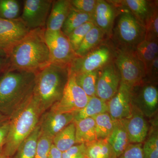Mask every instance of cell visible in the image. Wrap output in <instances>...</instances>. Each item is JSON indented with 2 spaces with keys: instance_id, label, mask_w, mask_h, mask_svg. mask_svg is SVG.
<instances>
[{
  "instance_id": "obj_1",
  "label": "cell",
  "mask_w": 158,
  "mask_h": 158,
  "mask_svg": "<svg viewBox=\"0 0 158 158\" xmlns=\"http://www.w3.org/2000/svg\"><path fill=\"white\" fill-rule=\"evenodd\" d=\"M45 27L31 30L6 57V70H19L37 74L51 64L44 38Z\"/></svg>"
},
{
  "instance_id": "obj_2",
  "label": "cell",
  "mask_w": 158,
  "mask_h": 158,
  "mask_svg": "<svg viewBox=\"0 0 158 158\" xmlns=\"http://www.w3.org/2000/svg\"><path fill=\"white\" fill-rule=\"evenodd\" d=\"M37 74L6 70L0 77V112L10 117L33 94Z\"/></svg>"
},
{
  "instance_id": "obj_3",
  "label": "cell",
  "mask_w": 158,
  "mask_h": 158,
  "mask_svg": "<svg viewBox=\"0 0 158 158\" xmlns=\"http://www.w3.org/2000/svg\"><path fill=\"white\" fill-rule=\"evenodd\" d=\"M69 73V66L51 63L37 74L33 94L42 114L60 100Z\"/></svg>"
},
{
  "instance_id": "obj_4",
  "label": "cell",
  "mask_w": 158,
  "mask_h": 158,
  "mask_svg": "<svg viewBox=\"0 0 158 158\" xmlns=\"http://www.w3.org/2000/svg\"><path fill=\"white\" fill-rule=\"evenodd\" d=\"M33 94L9 117V130L3 154L9 158L15 154L21 143L33 131L42 115Z\"/></svg>"
},
{
  "instance_id": "obj_5",
  "label": "cell",
  "mask_w": 158,
  "mask_h": 158,
  "mask_svg": "<svg viewBox=\"0 0 158 158\" xmlns=\"http://www.w3.org/2000/svg\"><path fill=\"white\" fill-rule=\"evenodd\" d=\"M119 9L113 28V40L117 46L135 49L146 37V29L127 9Z\"/></svg>"
},
{
  "instance_id": "obj_6",
  "label": "cell",
  "mask_w": 158,
  "mask_h": 158,
  "mask_svg": "<svg viewBox=\"0 0 158 158\" xmlns=\"http://www.w3.org/2000/svg\"><path fill=\"white\" fill-rule=\"evenodd\" d=\"M113 62L120 73L122 83L131 88L146 79L144 64L134 49L114 45Z\"/></svg>"
},
{
  "instance_id": "obj_7",
  "label": "cell",
  "mask_w": 158,
  "mask_h": 158,
  "mask_svg": "<svg viewBox=\"0 0 158 158\" xmlns=\"http://www.w3.org/2000/svg\"><path fill=\"white\" fill-rule=\"evenodd\" d=\"M114 45L103 42L81 57H76L69 65V73L74 75L100 70L113 62Z\"/></svg>"
},
{
  "instance_id": "obj_8",
  "label": "cell",
  "mask_w": 158,
  "mask_h": 158,
  "mask_svg": "<svg viewBox=\"0 0 158 158\" xmlns=\"http://www.w3.org/2000/svg\"><path fill=\"white\" fill-rule=\"evenodd\" d=\"M89 98L77 84L74 75L69 73L62 98L50 109L59 113H76L85 107Z\"/></svg>"
},
{
  "instance_id": "obj_9",
  "label": "cell",
  "mask_w": 158,
  "mask_h": 158,
  "mask_svg": "<svg viewBox=\"0 0 158 158\" xmlns=\"http://www.w3.org/2000/svg\"><path fill=\"white\" fill-rule=\"evenodd\" d=\"M44 38L49 52L51 63L69 66L76 58L68 37L62 31L45 29Z\"/></svg>"
},
{
  "instance_id": "obj_10",
  "label": "cell",
  "mask_w": 158,
  "mask_h": 158,
  "mask_svg": "<svg viewBox=\"0 0 158 158\" xmlns=\"http://www.w3.org/2000/svg\"><path fill=\"white\" fill-rule=\"evenodd\" d=\"M132 104L141 111L144 116H152L158 109L157 87L150 81L144 80L139 85L131 88Z\"/></svg>"
},
{
  "instance_id": "obj_11",
  "label": "cell",
  "mask_w": 158,
  "mask_h": 158,
  "mask_svg": "<svg viewBox=\"0 0 158 158\" xmlns=\"http://www.w3.org/2000/svg\"><path fill=\"white\" fill-rule=\"evenodd\" d=\"M30 31L20 17L11 20L0 17V50L7 57Z\"/></svg>"
},
{
  "instance_id": "obj_12",
  "label": "cell",
  "mask_w": 158,
  "mask_h": 158,
  "mask_svg": "<svg viewBox=\"0 0 158 158\" xmlns=\"http://www.w3.org/2000/svg\"><path fill=\"white\" fill-rule=\"evenodd\" d=\"M52 2L51 0L24 1L22 14L19 17L30 31L46 28Z\"/></svg>"
},
{
  "instance_id": "obj_13",
  "label": "cell",
  "mask_w": 158,
  "mask_h": 158,
  "mask_svg": "<svg viewBox=\"0 0 158 158\" xmlns=\"http://www.w3.org/2000/svg\"><path fill=\"white\" fill-rule=\"evenodd\" d=\"M121 77L118 69L113 62L98 71L96 86V96L108 102L118 91Z\"/></svg>"
},
{
  "instance_id": "obj_14",
  "label": "cell",
  "mask_w": 158,
  "mask_h": 158,
  "mask_svg": "<svg viewBox=\"0 0 158 158\" xmlns=\"http://www.w3.org/2000/svg\"><path fill=\"white\" fill-rule=\"evenodd\" d=\"M131 88L120 82L118 91L107 102L108 113L113 120L126 119L131 115Z\"/></svg>"
},
{
  "instance_id": "obj_15",
  "label": "cell",
  "mask_w": 158,
  "mask_h": 158,
  "mask_svg": "<svg viewBox=\"0 0 158 158\" xmlns=\"http://www.w3.org/2000/svg\"><path fill=\"white\" fill-rule=\"evenodd\" d=\"M110 2L117 8L127 9L145 28L155 12L158 11V1L124 0Z\"/></svg>"
},
{
  "instance_id": "obj_16",
  "label": "cell",
  "mask_w": 158,
  "mask_h": 158,
  "mask_svg": "<svg viewBox=\"0 0 158 158\" xmlns=\"http://www.w3.org/2000/svg\"><path fill=\"white\" fill-rule=\"evenodd\" d=\"M73 121V113H59L49 109L41 115L38 123L41 133L53 139L57 134Z\"/></svg>"
},
{
  "instance_id": "obj_17",
  "label": "cell",
  "mask_w": 158,
  "mask_h": 158,
  "mask_svg": "<svg viewBox=\"0 0 158 158\" xmlns=\"http://www.w3.org/2000/svg\"><path fill=\"white\" fill-rule=\"evenodd\" d=\"M118 12V8L109 1L98 0L93 15V22L107 37H110L113 34L114 22Z\"/></svg>"
},
{
  "instance_id": "obj_18",
  "label": "cell",
  "mask_w": 158,
  "mask_h": 158,
  "mask_svg": "<svg viewBox=\"0 0 158 158\" xmlns=\"http://www.w3.org/2000/svg\"><path fill=\"white\" fill-rule=\"evenodd\" d=\"M132 105L131 115L124 119L130 144H142L148 134L149 127L144 116L135 106Z\"/></svg>"
},
{
  "instance_id": "obj_19",
  "label": "cell",
  "mask_w": 158,
  "mask_h": 158,
  "mask_svg": "<svg viewBox=\"0 0 158 158\" xmlns=\"http://www.w3.org/2000/svg\"><path fill=\"white\" fill-rule=\"evenodd\" d=\"M71 9L69 0L53 1L46 29L54 31H61Z\"/></svg>"
},
{
  "instance_id": "obj_20",
  "label": "cell",
  "mask_w": 158,
  "mask_h": 158,
  "mask_svg": "<svg viewBox=\"0 0 158 158\" xmlns=\"http://www.w3.org/2000/svg\"><path fill=\"white\" fill-rule=\"evenodd\" d=\"M107 140L113 148L116 158L124 152L130 144L124 119L116 120L114 129Z\"/></svg>"
},
{
  "instance_id": "obj_21",
  "label": "cell",
  "mask_w": 158,
  "mask_h": 158,
  "mask_svg": "<svg viewBox=\"0 0 158 158\" xmlns=\"http://www.w3.org/2000/svg\"><path fill=\"white\" fill-rule=\"evenodd\" d=\"M73 122L76 144H86L97 140L95 121L93 118L89 117Z\"/></svg>"
},
{
  "instance_id": "obj_22",
  "label": "cell",
  "mask_w": 158,
  "mask_h": 158,
  "mask_svg": "<svg viewBox=\"0 0 158 158\" xmlns=\"http://www.w3.org/2000/svg\"><path fill=\"white\" fill-rule=\"evenodd\" d=\"M105 36L106 34L100 29L95 25L94 26L88 31L79 48L75 52L76 56H84L97 48L104 42Z\"/></svg>"
},
{
  "instance_id": "obj_23",
  "label": "cell",
  "mask_w": 158,
  "mask_h": 158,
  "mask_svg": "<svg viewBox=\"0 0 158 158\" xmlns=\"http://www.w3.org/2000/svg\"><path fill=\"white\" fill-rule=\"evenodd\" d=\"M108 112L107 102L104 101L97 96L89 99L86 106L76 113H74V121L93 117L99 114Z\"/></svg>"
},
{
  "instance_id": "obj_24",
  "label": "cell",
  "mask_w": 158,
  "mask_h": 158,
  "mask_svg": "<svg viewBox=\"0 0 158 158\" xmlns=\"http://www.w3.org/2000/svg\"><path fill=\"white\" fill-rule=\"evenodd\" d=\"M135 52L144 64L145 74L150 65L158 56V41L144 40L136 47Z\"/></svg>"
},
{
  "instance_id": "obj_25",
  "label": "cell",
  "mask_w": 158,
  "mask_h": 158,
  "mask_svg": "<svg viewBox=\"0 0 158 158\" xmlns=\"http://www.w3.org/2000/svg\"><path fill=\"white\" fill-rule=\"evenodd\" d=\"M41 134L40 126L38 123L33 131L18 148L15 158H34L38 139Z\"/></svg>"
},
{
  "instance_id": "obj_26",
  "label": "cell",
  "mask_w": 158,
  "mask_h": 158,
  "mask_svg": "<svg viewBox=\"0 0 158 158\" xmlns=\"http://www.w3.org/2000/svg\"><path fill=\"white\" fill-rule=\"evenodd\" d=\"M85 144L86 158H116L107 139L96 140Z\"/></svg>"
},
{
  "instance_id": "obj_27",
  "label": "cell",
  "mask_w": 158,
  "mask_h": 158,
  "mask_svg": "<svg viewBox=\"0 0 158 158\" xmlns=\"http://www.w3.org/2000/svg\"><path fill=\"white\" fill-rule=\"evenodd\" d=\"M89 22H93V15L79 11L72 7L61 31L68 37L74 30Z\"/></svg>"
},
{
  "instance_id": "obj_28",
  "label": "cell",
  "mask_w": 158,
  "mask_h": 158,
  "mask_svg": "<svg viewBox=\"0 0 158 158\" xmlns=\"http://www.w3.org/2000/svg\"><path fill=\"white\" fill-rule=\"evenodd\" d=\"M52 144L62 152L76 144L75 126L73 122L55 135L53 138Z\"/></svg>"
},
{
  "instance_id": "obj_29",
  "label": "cell",
  "mask_w": 158,
  "mask_h": 158,
  "mask_svg": "<svg viewBox=\"0 0 158 158\" xmlns=\"http://www.w3.org/2000/svg\"><path fill=\"white\" fill-rule=\"evenodd\" d=\"M92 118L95 121L97 140L107 139L114 129L116 120H113L108 112Z\"/></svg>"
},
{
  "instance_id": "obj_30",
  "label": "cell",
  "mask_w": 158,
  "mask_h": 158,
  "mask_svg": "<svg viewBox=\"0 0 158 158\" xmlns=\"http://www.w3.org/2000/svg\"><path fill=\"white\" fill-rule=\"evenodd\" d=\"M99 70L80 74H74L77 84L89 98L96 96V86Z\"/></svg>"
},
{
  "instance_id": "obj_31",
  "label": "cell",
  "mask_w": 158,
  "mask_h": 158,
  "mask_svg": "<svg viewBox=\"0 0 158 158\" xmlns=\"http://www.w3.org/2000/svg\"><path fill=\"white\" fill-rule=\"evenodd\" d=\"M20 11L19 2L16 0H0V17L6 19L18 18Z\"/></svg>"
},
{
  "instance_id": "obj_32",
  "label": "cell",
  "mask_w": 158,
  "mask_h": 158,
  "mask_svg": "<svg viewBox=\"0 0 158 158\" xmlns=\"http://www.w3.org/2000/svg\"><path fill=\"white\" fill-rule=\"evenodd\" d=\"M94 25L93 22L85 23L74 30L69 35V40L74 52L79 48L88 31Z\"/></svg>"
},
{
  "instance_id": "obj_33",
  "label": "cell",
  "mask_w": 158,
  "mask_h": 158,
  "mask_svg": "<svg viewBox=\"0 0 158 158\" xmlns=\"http://www.w3.org/2000/svg\"><path fill=\"white\" fill-rule=\"evenodd\" d=\"M142 151L143 158H158L157 131H153L150 135L142 146Z\"/></svg>"
},
{
  "instance_id": "obj_34",
  "label": "cell",
  "mask_w": 158,
  "mask_h": 158,
  "mask_svg": "<svg viewBox=\"0 0 158 158\" xmlns=\"http://www.w3.org/2000/svg\"><path fill=\"white\" fill-rule=\"evenodd\" d=\"M53 139L41 133L38 139L37 149L34 158H48Z\"/></svg>"
},
{
  "instance_id": "obj_35",
  "label": "cell",
  "mask_w": 158,
  "mask_h": 158,
  "mask_svg": "<svg viewBox=\"0 0 158 158\" xmlns=\"http://www.w3.org/2000/svg\"><path fill=\"white\" fill-rule=\"evenodd\" d=\"M98 0H71L72 7L79 11L93 15Z\"/></svg>"
},
{
  "instance_id": "obj_36",
  "label": "cell",
  "mask_w": 158,
  "mask_h": 158,
  "mask_svg": "<svg viewBox=\"0 0 158 158\" xmlns=\"http://www.w3.org/2000/svg\"><path fill=\"white\" fill-rule=\"evenodd\" d=\"M146 37L148 40L158 41V11L155 12L151 19L145 27Z\"/></svg>"
},
{
  "instance_id": "obj_37",
  "label": "cell",
  "mask_w": 158,
  "mask_h": 158,
  "mask_svg": "<svg viewBox=\"0 0 158 158\" xmlns=\"http://www.w3.org/2000/svg\"><path fill=\"white\" fill-rule=\"evenodd\" d=\"M85 144H77L62 152V158H86Z\"/></svg>"
},
{
  "instance_id": "obj_38",
  "label": "cell",
  "mask_w": 158,
  "mask_h": 158,
  "mask_svg": "<svg viewBox=\"0 0 158 158\" xmlns=\"http://www.w3.org/2000/svg\"><path fill=\"white\" fill-rule=\"evenodd\" d=\"M116 158H143L142 144H130L124 152Z\"/></svg>"
},
{
  "instance_id": "obj_39",
  "label": "cell",
  "mask_w": 158,
  "mask_h": 158,
  "mask_svg": "<svg viewBox=\"0 0 158 158\" xmlns=\"http://www.w3.org/2000/svg\"><path fill=\"white\" fill-rule=\"evenodd\" d=\"M9 130V119L0 125V151L4 148Z\"/></svg>"
},
{
  "instance_id": "obj_40",
  "label": "cell",
  "mask_w": 158,
  "mask_h": 158,
  "mask_svg": "<svg viewBox=\"0 0 158 158\" xmlns=\"http://www.w3.org/2000/svg\"><path fill=\"white\" fill-rule=\"evenodd\" d=\"M158 72V56L155 58L150 65L146 72V78L148 77L150 81L157 78Z\"/></svg>"
},
{
  "instance_id": "obj_41",
  "label": "cell",
  "mask_w": 158,
  "mask_h": 158,
  "mask_svg": "<svg viewBox=\"0 0 158 158\" xmlns=\"http://www.w3.org/2000/svg\"><path fill=\"white\" fill-rule=\"evenodd\" d=\"M48 158H62V152L52 144Z\"/></svg>"
},
{
  "instance_id": "obj_42",
  "label": "cell",
  "mask_w": 158,
  "mask_h": 158,
  "mask_svg": "<svg viewBox=\"0 0 158 158\" xmlns=\"http://www.w3.org/2000/svg\"><path fill=\"white\" fill-rule=\"evenodd\" d=\"M6 61V57H0V72L5 69Z\"/></svg>"
},
{
  "instance_id": "obj_43",
  "label": "cell",
  "mask_w": 158,
  "mask_h": 158,
  "mask_svg": "<svg viewBox=\"0 0 158 158\" xmlns=\"http://www.w3.org/2000/svg\"><path fill=\"white\" fill-rule=\"evenodd\" d=\"M9 116L4 115L2 113L0 112V125L7 121L9 119Z\"/></svg>"
},
{
  "instance_id": "obj_44",
  "label": "cell",
  "mask_w": 158,
  "mask_h": 158,
  "mask_svg": "<svg viewBox=\"0 0 158 158\" xmlns=\"http://www.w3.org/2000/svg\"><path fill=\"white\" fill-rule=\"evenodd\" d=\"M0 57H6V54L1 50H0Z\"/></svg>"
},
{
  "instance_id": "obj_45",
  "label": "cell",
  "mask_w": 158,
  "mask_h": 158,
  "mask_svg": "<svg viewBox=\"0 0 158 158\" xmlns=\"http://www.w3.org/2000/svg\"><path fill=\"white\" fill-rule=\"evenodd\" d=\"M0 158H8L6 157V156L4 155L3 154L0 153Z\"/></svg>"
}]
</instances>
